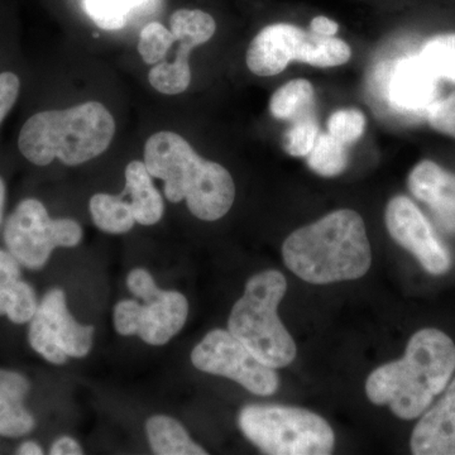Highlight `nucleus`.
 Returning a JSON list of instances; mask_svg holds the SVG:
<instances>
[{
	"label": "nucleus",
	"mask_w": 455,
	"mask_h": 455,
	"mask_svg": "<svg viewBox=\"0 0 455 455\" xmlns=\"http://www.w3.org/2000/svg\"><path fill=\"white\" fill-rule=\"evenodd\" d=\"M314 101V88L310 82L296 79L284 84L274 92L269 110L276 119H298L309 114Z\"/></svg>",
	"instance_id": "b1692460"
},
{
	"label": "nucleus",
	"mask_w": 455,
	"mask_h": 455,
	"mask_svg": "<svg viewBox=\"0 0 455 455\" xmlns=\"http://www.w3.org/2000/svg\"><path fill=\"white\" fill-rule=\"evenodd\" d=\"M17 454L20 455H41L44 454V451L37 443L35 442H25L18 448Z\"/></svg>",
	"instance_id": "e433bc0d"
},
{
	"label": "nucleus",
	"mask_w": 455,
	"mask_h": 455,
	"mask_svg": "<svg viewBox=\"0 0 455 455\" xmlns=\"http://www.w3.org/2000/svg\"><path fill=\"white\" fill-rule=\"evenodd\" d=\"M283 257L290 271L314 284L357 280L372 265L366 226L350 209L331 212L295 230L283 242Z\"/></svg>",
	"instance_id": "f03ea898"
},
{
	"label": "nucleus",
	"mask_w": 455,
	"mask_h": 455,
	"mask_svg": "<svg viewBox=\"0 0 455 455\" xmlns=\"http://www.w3.org/2000/svg\"><path fill=\"white\" fill-rule=\"evenodd\" d=\"M149 445L158 455H206L208 451L194 443L176 419L157 415L146 425Z\"/></svg>",
	"instance_id": "6ab92c4d"
},
{
	"label": "nucleus",
	"mask_w": 455,
	"mask_h": 455,
	"mask_svg": "<svg viewBox=\"0 0 455 455\" xmlns=\"http://www.w3.org/2000/svg\"><path fill=\"white\" fill-rule=\"evenodd\" d=\"M5 247L28 269H41L57 247L71 248L82 242L83 229L77 221L52 220L46 206L37 199L22 200L5 221Z\"/></svg>",
	"instance_id": "0eeeda50"
},
{
	"label": "nucleus",
	"mask_w": 455,
	"mask_h": 455,
	"mask_svg": "<svg viewBox=\"0 0 455 455\" xmlns=\"http://www.w3.org/2000/svg\"><path fill=\"white\" fill-rule=\"evenodd\" d=\"M454 372L453 340L439 329H421L407 343L403 358L370 374L367 397L374 405L390 406L397 418L412 420L447 388Z\"/></svg>",
	"instance_id": "f257e3e1"
},
{
	"label": "nucleus",
	"mask_w": 455,
	"mask_h": 455,
	"mask_svg": "<svg viewBox=\"0 0 455 455\" xmlns=\"http://www.w3.org/2000/svg\"><path fill=\"white\" fill-rule=\"evenodd\" d=\"M89 209L95 226L109 235H124L136 224L131 204L123 196L95 194L90 199Z\"/></svg>",
	"instance_id": "412c9836"
},
{
	"label": "nucleus",
	"mask_w": 455,
	"mask_h": 455,
	"mask_svg": "<svg viewBox=\"0 0 455 455\" xmlns=\"http://www.w3.org/2000/svg\"><path fill=\"white\" fill-rule=\"evenodd\" d=\"M124 194L130 196L136 223L148 227L163 220L164 199L156 188L145 163L132 161L128 164L125 169Z\"/></svg>",
	"instance_id": "a211bd4d"
},
{
	"label": "nucleus",
	"mask_w": 455,
	"mask_h": 455,
	"mask_svg": "<svg viewBox=\"0 0 455 455\" xmlns=\"http://www.w3.org/2000/svg\"><path fill=\"white\" fill-rule=\"evenodd\" d=\"M116 134L112 113L98 101L29 116L18 134L20 155L36 166L55 160L68 166L88 163L107 151Z\"/></svg>",
	"instance_id": "20e7f679"
},
{
	"label": "nucleus",
	"mask_w": 455,
	"mask_h": 455,
	"mask_svg": "<svg viewBox=\"0 0 455 455\" xmlns=\"http://www.w3.org/2000/svg\"><path fill=\"white\" fill-rule=\"evenodd\" d=\"M194 367L202 372L227 377L257 396H272L280 386L275 368L262 363L229 331L215 329L191 353Z\"/></svg>",
	"instance_id": "6e6552de"
},
{
	"label": "nucleus",
	"mask_w": 455,
	"mask_h": 455,
	"mask_svg": "<svg viewBox=\"0 0 455 455\" xmlns=\"http://www.w3.org/2000/svg\"><path fill=\"white\" fill-rule=\"evenodd\" d=\"M386 227L395 242L405 248L433 276L451 267V256L423 212L407 196L392 197L385 212Z\"/></svg>",
	"instance_id": "9d476101"
},
{
	"label": "nucleus",
	"mask_w": 455,
	"mask_h": 455,
	"mask_svg": "<svg viewBox=\"0 0 455 455\" xmlns=\"http://www.w3.org/2000/svg\"><path fill=\"white\" fill-rule=\"evenodd\" d=\"M29 388L23 374L0 370V435L20 438L35 429V418L25 406Z\"/></svg>",
	"instance_id": "f3484780"
},
{
	"label": "nucleus",
	"mask_w": 455,
	"mask_h": 455,
	"mask_svg": "<svg viewBox=\"0 0 455 455\" xmlns=\"http://www.w3.org/2000/svg\"><path fill=\"white\" fill-rule=\"evenodd\" d=\"M148 0H83L84 9L99 28L116 31L127 25L134 9Z\"/></svg>",
	"instance_id": "a878e982"
},
{
	"label": "nucleus",
	"mask_w": 455,
	"mask_h": 455,
	"mask_svg": "<svg viewBox=\"0 0 455 455\" xmlns=\"http://www.w3.org/2000/svg\"><path fill=\"white\" fill-rule=\"evenodd\" d=\"M310 170L323 178H335L340 175L348 164V152L347 146L335 140L329 132L319 133L311 149L307 156Z\"/></svg>",
	"instance_id": "393cba45"
},
{
	"label": "nucleus",
	"mask_w": 455,
	"mask_h": 455,
	"mask_svg": "<svg viewBox=\"0 0 455 455\" xmlns=\"http://www.w3.org/2000/svg\"><path fill=\"white\" fill-rule=\"evenodd\" d=\"M319 124L310 114L295 119L283 136V149L292 157H307L319 136Z\"/></svg>",
	"instance_id": "c85d7f7f"
},
{
	"label": "nucleus",
	"mask_w": 455,
	"mask_h": 455,
	"mask_svg": "<svg viewBox=\"0 0 455 455\" xmlns=\"http://www.w3.org/2000/svg\"><path fill=\"white\" fill-rule=\"evenodd\" d=\"M419 56L435 71L440 79L455 83V33L430 38Z\"/></svg>",
	"instance_id": "bb28decb"
},
{
	"label": "nucleus",
	"mask_w": 455,
	"mask_h": 455,
	"mask_svg": "<svg viewBox=\"0 0 455 455\" xmlns=\"http://www.w3.org/2000/svg\"><path fill=\"white\" fill-rule=\"evenodd\" d=\"M127 286L130 291L140 300L151 298L160 290L156 284L154 277L145 268H134L127 278Z\"/></svg>",
	"instance_id": "72a5a7b5"
},
{
	"label": "nucleus",
	"mask_w": 455,
	"mask_h": 455,
	"mask_svg": "<svg viewBox=\"0 0 455 455\" xmlns=\"http://www.w3.org/2000/svg\"><path fill=\"white\" fill-rule=\"evenodd\" d=\"M352 50L340 38L326 37L314 32L304 31L299 44L296 62L315 66V68H334L349 61Z\"/></svg>",
	"instance_id": "aec40b11"
},
{
	"label": "nucleus",
	"mask_w": 455,
	"mask_h": 455,
	"mask_svg": "<svg viewBox=\"0 0 455 455\" xmlns=\"http://www.w3.org/2000/svg\"><path fill=\"white\" fill-rule=\"evenodd\" d=\"M140 304L136 300H123L114 309V326L123 337L139 334Z\"/></svg>",
	"instance_id": "2f4dec72"
},
{
	"label": "nucleus",
	"mask_w": 455,
	"mask_h": 455,
	"mask_svg": "<svg viewBox=\"0 0 455 455\" xmlns=\"http://www.w3.org/2000/svg\"><path fill=\"white\" fill-rule=\"evenodd\" d=\"M92 326L82 325L68 313L65 292L50 290L38 302L29 322V344L52 364H64L68 357L83 358L92 346Z\"/></svg>",
	"instance_id": "1a4fd4ad"
},
{
	"label": "nucleus",
	"mask_w": 455,
	"mask_h": 455,
	"mask_svg": "<svg viewBox=\"0 0 455 455\" xmlns=\"http://www.w3.org/2000/svg\"><path fill=\"white\" fill-rule=\"evenodd\" d=\"M439 79L420 56L398 62L388 86L392 104L412 112L429 109L436 101Z\"/></svg>",
	"instance_id": "2eb2a0df"
},
{
	"label": "nucleus",
	"mask_w": 455,
	"mask_h": 455,
	"mask_svg": "<svg viewBox=\"0 0 455 455\" xmlns=\"http://www.w3.org/2000/svg\"><path fill=\"white\" fill-rule=\"evenodd\" d=\"M140 305L139 337L149 346L169 343L187 323L188 302L182 293L158 290Z\"/></svg>",
	"instance_id": "4468645a"
},
{
	"label": "nucleus",
	"mask_w": 455,
	"mask_h": 455,
	"mask_svg": "<svg viewBox=\"0 0 455 455\" xmlns=\"http://www.w3.org/2000/svg\"><path fill=\"white\" fill-rule=\"evenodd\" d=\"M287 281L276 269L259 272L248 280L243 296L230 313L228 329L262 363L275 368L290 366L296 358V344L278 317V305Z\"/></svg>",
	"instance_id": "39448f33"
},
{
	"label": "nucleus",
	"mask_w": 455,
	"mask_h": 455,
	"mask_svg": "<svg viewBox=\"0 0 455 455\" xmlns=\"http://www.w3.org/2000/svg\"><path fill=\"white\" fill-rule=\"evenodd\" d=\"M339 26L331 18L319 16L314 18L310 23V31L316 35L326 36V37H334L337 35Z\"/></svg>",
	"instance_id": "c9c22d12"
},
{
	"label": "nucleus",
	"mask_w": 455,
	"mask_h": 455,
	"mask_svg": "<svg viewBox=\"0 0 455 455\" xmlns=\"http://www.w3.org/2000/svg\"><path fill=\"white\" fill-rule=\"evenodd\" d=\"M412 454L455 455V379L412 431Z\"/></svg>",
	"instance_id": "ddd939ff"
},
{
	"label": "nucleus",
	"mask_w": 455,
	"mask_h": 455,
	"mask_svg": "<svg viewBox=\"0 0 455 455\" xmlns=\"http://www.w3.org/2000/svg\"><path fill=\"white\" fill-rule=\"evenodd\" d=\"M245 438L271 455L333 453L334 431L309 410L283 405H248L238 418Z\"/></svg>",
	"instance_id": "423d86ee"
},
{
	"label": "nucleus",
	"mask_w": 455,
	"mask_h": 455,
	"mask_svg": "<svg viewBox=\"0 0 455 455\" xmlns=\"http://www.w3.org/2000/svg\"><path fill=\"white\" fill-rule=\"evenodd\" d=\"M170 26L175 41L191 50L212 40L217 31L214 18L199 9H179L171 16Z\"/></svg>",
	"instance_id": "4be33fe9"
},
{
	"label": "nucleus",
	"mask_w": 455,
	"mask_h": 455,
	"mask_svg": "<svg viewBox=\"0 0 455 455\" xmlns=\"http://www.w3.org/2000/svg\"><path fill=\"white\" fill-rule=\"evenodd\" d=\"M38 300L31 284L20 280V263L0 250V316L14 324H26L37 311Z\"/></svg>",
	"instance_id": "dca6fc26"
},
{
	"label": "nucleus",
	"mask_w": 455,
	"mask_h": 455,
	"mask_svg": "<svg viewBox=\"0 0 455 455\" xmlns=\"http://www.w3.org/2000/svg\"><path fill=\"white\" fill-rule=\"evenodd\" d=\"M175 42L169 28L161 23L151 22L140 31L139 52L146 64L157 65L164 61Z\"/></svg>",
	"instance_id": "cd10ccee"
},
{
	"label": "nucleus",
	"mask_w": 455,
	"mask_h": 455,
	"mask_svg": "<svg viewBox=\"0 0 455 455\" xmlns=\"http://www.w3.org/2000/svg\"><path fill=\"white\" fill-rule=\"evenodd\" d=\"M366 116L358 109H340L328 119V132L343 145L357 142L366 131Z\"/></svg>",
	"instance_id": "c756f323"
},
{
	"label": "nucleus",
	"mask_w": 455,
	"mask_h": 455,
	"mask_svg": "<svg viewBox=\"0 0 455 455\" xmlns=\"http://www.w3.org/2000/svg\"><path fill=\"white\" fill-rule=\"evenodd\" d=\"M20 76L13 71H0V125L16 106L20 94Z\"/></svg>",
	"instance_id": "473e14b6"
},
{
	"label": "nucleus",
	"mask_w": 455,
	"mask_h": 455,
	"mask_svg": "<svg viewBox=\"0 0 455 455\" xmlns=\"http://www.w3.org/2000/svg\"><path fill=\"white\" fill-rule=\"evenodd\" d=\"M145 164L152 178L164 180L167 200H187L197 220H220L235 203V185L229 171L200 157L178 133L164 131L149 137Z\"/></svg>",
	"instance_id": "7ed1b4c3"
},
{
	"label": "nucleus",
	"mask_w": 455,
	"mask_h": 455,
	"mask_svg": "<svg viewBox=\"0 0 455 455\" xmlns=\"http://www.w3.org/2000/svg\"><path fill=\"white\" fill-rule=\"evenodd\" d=\"M410 193L429 208L434 220L448 235H455V175L451 171L424 160L407 178Z\"/></svg>",
	"instance_id": "9b49d317"
},
{
	"label": "nucleus",
	"mask_w": 455,
	"mask_h": 455,
	"mask_svg": "<svg viewBox=\"0 0 455 455\" xmlns=\"http://www.w3.org/2000/svg\"><path fill=\"white\" fill-rule=\"evenodd\" d=\"M427 122L433 130L455 139V94L436 100L427 109Z\"/></svg>",
	"instance_id": "7c9ffc66"
},
{
	"label": "nucleus",
	"mask_w": 455,
	"mask_h": 455,
	"mask_svg": "<svg viewBox=\"0 0 455 455\" xmlns=\"http://www.w3.org/2000/svg\"><path fill=\"white\" fill-rule=\"evenodd\" d=\"M50 454L52 455H79L83 454V449L76 440L70 436H62L57 439L51 447Z\"/></svg>",
	"instance_id": "f704fd0d"
},
{
	"label": "nucleus",
	"mask_w": 455,
	"mask_h": 455,
	"mask_svg": "<svg viewBox=\"0 0 455 455\" xmlns=\"http://www.w3.org/2000/svg\"><path fill=\"white\" fill-rule=\"evenodd\" d=\"M191 49L179 44L178 53L172 62L163 61L155 65L148 74L152 88L161 94L178 95L184 92L191 83V68L188 64Z\"/></svg>",
	"instance_id": "5701e85b"
},
{
	"label": "nucleus",
	"mask_w": 455,
	"mask_h": 455,
	"mask_svg": "<svg viewBox=\"0 0 455 455\" xmlns=\"http://www.w3.org/2000/svg\"><path fill=\"white\" fill-rule=\"evenodd\" d=\"M5 197H7V187L4 180L0 176V224H2L3 212H4Z\"/></svg>",
	"instance_id": "4c0bfd02"
},
{
	"label": "nucleus",
	"mask_w": 455,
	"mask_h": 455,
	"mask_svg": "<svg viewBox=\"0 0 455 455\" xmlns=\"http://www.w3.org/2000/svg\"><path fill=\"white\" fill-rule=\"evenodd\" d=\"M304 29L276 23L265 27L251 42L247 51V66L257 76H275L295 61Z\"/></svg>",
	"instance_id": "f8f14e48"
}]
</instances>
